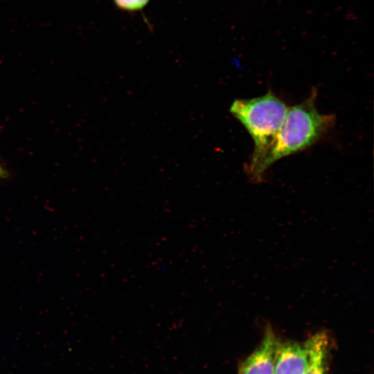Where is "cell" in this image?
<instances>
[{
  "label": "cell",
  "mask_w": 374,
  "mask_h": 374,
  "mask_svg": "<svg viewBox=\"0 0 374 374\" xmlns=\"http://www.w3.org/2000/svg\"><path fill=\"white\" fill-rule=\"evenodd\" d=\"M308 365L303 374H326L328 370L330 345L324 335H317L305 343Z\"/></svg>",
  "instance_id": "5"
},
{
  "label": "cell",
  "mask_w": 374,
  "mask_h": 374,
  "mask_svg": "<svg viewBox=\"0 0 374 374\" xmlns=\"http://www.w3.org/2000/svg\"><path fill=\"white\" fill-rule=\"evenodd\" d=\"M316 96L313 89L303 102L288 108L260 167V179L274 162L313 145L334 125L335 116L320 114L317 109Z\"/></svg>",
  "instance_id": "1"
},
{
  "label": "cell",
  "mask_w": 374,
  "mask_h": 374,
  "mask_svg": "<svg viewBox=\"0 0 374 374\" xmlns=\"http://www.w3.org/2000/svg\"><path fill=\"white\" fill-rule=\"evenodd\" d=\"M306 344H278L275 350L274 374H303L308 365Z\"/></svg>",
  "instance_id": "3"
},
{
  "label": "cell",
  "mask_w": 374,
  "mask_h": 374,
  "mask_svg": "<svg viewBox=\"0 0 374 374\" xmlns=\"http://www.w3.org/2000/svg\"><path fill=\"white\" fill-rule=\"evenodd\" d=\"M277 342L268 333L261 344L239 366L238 374H274V357Z\"/></svg>",
  "instance_id": "4"
},
{
  "label": "cell",
  "mask_w": 374,
  "mask_h": 374,
  "mask_svg": "<svg viewBox=\"0 0 374 374\" xmlns=\"http://www.w3.org/2000/svg\"><path fill=\"white\" fill-rule=\"evenodd\" d=\"M288 107L271 91L251 99H237L230 112L245 127L254 143V150L247 173L253 180H260V167L279 130Z\"/></svg>",
  "instance_id": "2"
},
{
  "label": "cell",
  "mask_w": 374,
  "mask_h": 374,
  "mask_svg": "<svg viewBox=\"0 0 374 374\" xmlns=\"http://www.w3.org/2000/svg\"><path fill=\"white\" fill-rule=\"evenodd\" d=\"M149 0H114L115 3L125 10H136L143 8Z\"/></svg>",
  "instance_id": "6"
},
{
  "label": "cell",
  "mask_w": 374,
  "mask_h": 374,
  "mask_svg": "<svg viewBox=\"0 0 374 374\" xmlns=\"http://www.w3.org/2000/svg\"><path fill=\"white\" fill-rule=\"evenodd\" d=\"M7 176L6 171L0 165V179H3Z\"/></svg>",
  "instance_id": "7"
}]
</instances>
